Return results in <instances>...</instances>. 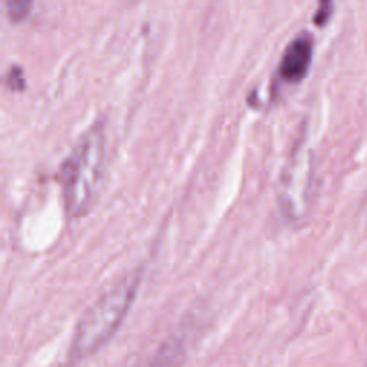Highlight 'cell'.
Wrapping results in <instances>:
<instances>
[{"label":"cell","instance_id":"cell-1","mask_svg":"<svg viewBox=\"0 0 367 367\" xmlns=\"http://www.w3.org/2000/svg\"><path fill=\"white\" fill-rule=\"evenodd\" d=\"M107 166V134L104 124L89 128L60 169L63 203L70 218L83 217L95 204Z\"/></svg>","mask_w":367,"mask_h":367},{"label":"cell","instance_id":"cell-2","mask_svg":"<svg viewBox=\"0 0 367 367\" xmlns=\"http://www.w3.org/2000/svg\"><path fill=\"white\" fill-rule=\"evenodd\" d=\"M139 280L138 272L127 274L83 313L70 341V360H83L107 344L128 314Z\"/></svg>","mask_w":367,"mask_h":367},{"label":"cell","instance_id":"cell-3","mask_svg":"<svg viewBox=\"0 0 367 367\" xmlns=\"http://www.w3.org/2000/svg\"><path fill=\"white\" fill-rule=\"evenodd\" d=\"M313 59V38L309 33L297 36L284 50L279 73L289 83L303 80L310 69Z\"/></svg>","mask_w":367,"mask_h":367},{"label":"cell","instance_id":"cell-4","mask_svg":"<svg viewBox=\"0 0 367 367\" xmlns=\"http://www.w3.org/2000/svg\"><path fill=\"white\" fill-rule=\"evenodd\" d=\"M32 6H33V0H6L8 18L12 22L19 23L29 16Z\"/></svg>","mask_w":367,"mask_h":367},{"label":"cell","instance_id":"cell-5","mask_svg":"<svg viewBox=\"0 0 367 367\" xmlns=\"http://www.w3.org/2000/svg\"><path fill=\"white\" fill-rule=\"evenodd\" d=\"M319 8L317 12L314 14V25L319 28H323L331 18L333 11H334V0H317Z\"/></svg>","mask_w":367,"mask_h":367}]
</instances>
